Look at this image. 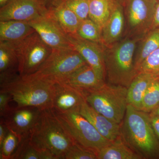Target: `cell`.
<instances>
[{
	"mask_svg": "<svg viewBox=\"0 0 159 159\" xmlns=\"http://www.w3.org/2000/svg\"><path fill=\"white\" fill-rule=\"evenodd\" d=\"M121 135L125 143L142 159L159 153V142L147 113L127 106L121 124Z\"/></svg>",
	"mask_w": 159,
	"mask_h": 159,
	"instance_id": "6da1fadb",
	"label": "cell"
},
{
	"mask_svg": "<svg viewBox=\"0 0 159 159\" xmlns=\"http://www.w3.org/2000/svg\"><path fill=\"white\" fill-rule=\"evenodd\" d=\"M142 38L126 36L112 45L103 46L106 78L109 84L128 88L138 74L134 59L137 46Z\"/></svg>",
	"mask_w": 159,
	"mask_h": 159,
	"instance_id": "7a4b0ae2",
	"label": "cell"
},
{
	"mask_svg": "<svg viewBox=\"0 0 159 159\" xmlns=\"http://www.w3.org/2000/svg\"><path fill=\"white\" fill-rule=\"evenodd\" d=\"M29 137L34 148L50 151L57 159H65L66 153L75 142L51 109L42 111L37 122L29 131Z\"/></svg>",
	"mask_w": 159,
	"mask_h": 159,
	"instance_id": "3957f363",
	"label": "cell"
},
{
	"mask_svg": "<svg viewBox=\"0 0 159 159\" xmlns=\"http://www.w3.org/2000/svg\"><path fill=\"white\" fill-rule=\"evenodd\" d=\"M54 84L34 74L18 76L0 85V92L10 95L18 107H36L41 110L52 108Z\"/></svg>",
	"mask_w": 159,
	"mask_h": 159,
	"instance_id": "277c9868",
	"label": "cell"
},
{
	"mask_svg": "<svg viewBox=\"0 0 159 159\" xmlns=\"http://www.w3.org/2000/svg\"><path fill=\"white\" fill-rule=\"evenodd\" d=\"M82 92L94 110L116 123H122L128 105L127 88L106 83L99 88Z\"/></svg>",
	"mask_w": 159,
	"mask_h": 159,
	"instance_id": "5b68a950",
	"label": "cell"
},
{
	"mask_svg": "<svg viewBox=\"0 0 159 159\" xmlns=\"http://www.w3.org/2000/svg\"><path fill=\"white\" fill-rule=\"evenodd\" d=\"M51 109L66 131L80 145L98 153L111 142L102 137L79 110L60 112Z\"/></svg>",
	"mask_w": 159,
	"mask_h": 159,
	"instance_id": "8992f818",
	"label": "cell"
},
{
	"mask_svg": "<svg viewBox=\"0 0 159 159\" xmlns=\"http://www.w3.org/2000/svg\"><path fill=\"white\" fill-rule=\"evenodd\" d=\"M87 64L84 58L73 48L53 49L47 60L33 74L55 84Z\"/></svg>",
	"mask_w": 159,
	"mask_h": 159,
	"instance_id": "52a82bcc",
	"label": "cell"
},
{
	"mask_svg": "<svg viewBox=\"0 0 159 159\" xmlns=\"http://www.w3.org/2000/svg\"><path fill=\"white\" fill-rule=\"evenodd\" d=\"M12 43L17 53L20 76L31 75L37 72L53 51L36 31L20 41Z\"/></svg>",
	"mask_w": 159,
	"mask_h": 159,
	"instance_id": "ba28073f",
	"label": "cell"
},
{
	"mask_svg": "<svg viewBox=\"0 0 159 159\" xmlns=\"http://www.w3.org/2000/svg\"><path fill=\"white\" fill-rule=\"evenodd\" d=\"M124 9L126 36L142 38L152 29L158 0H119Z\"/></svg>",
	"mask_w": 159,
	"mask_h": 159,
	"instance_id": "9c48e42d",
	"label": "cell"
},
{
	"mask_svg": "<svg viewBox=\"0 0 159 159\" xmlns=\"http://www.w3.org/2000/svg\"><path fill=\"white\" fill-rule=\"evenodd\" d=\"M48 11L43 0H11L0 9V21L30 22Z\"/></svg>",
	"mask_w": 159,
	"mask_h": 159,
	"instance_id": "30bf717a",
	"label": "cell"
},
{
	"mask_svg": "<svg viewBox=\"0 0 159 159\" xmlns=\"http://www.w3.org/2000/svg\"><path fill=\"white\" fill-rule=\"evenodd\" d=\"M29 22L43 40L52 49L73 48L67 34L49 10L47 14Z\"/></svg>",
	"mask_w": 159,
	"mask_h": 159,
	"instance_id": "8fae6325",
	"label": "cell"
},
{
	"mask_svg": "<svg viewBox=\"0 0 159 159\" xmlns=\"http://www.w3.org/2000/svg\"><path fill=\"white\" fill-rule=\"evenodd\" d=\"M72 47L84 58L101 80L105 81L104 46L101 44L82 39L76 34H67Z\"/></svg>",
	"mask_w": 159,
	"mask_h": 159,
	"instance_id": "7c38bea8",
	"label": "cell"
},
{
	"mask_svg": "<svg viewBox=\"0 0 159 159\" xmlns=\"http://www.w3.org/2000/svg\"><path fill=\"white\" fill-rule=\"evenodd\" d=\"M36 107H11L1 117L9 130L20 138L29 133L37 122L42 111Z\"/></svg>",
	"mask_w": 159,
	"mask_h": 159,
	"instance_id": "4fadbf2b",
	"label": "cell"
},
{
	"mask_svg": "<svg viewBox=\"0 0 159 159\" xmlns=\"http://www.w3.org/2000/svg\"><path fill=\"white\" fill-rule=\"evenodd\" d=\"M79 112L102 137L109 141H115L121 135V124L99 113L89 105L85 99L80 104Z\"/></svg>",
	"mask_w": 159,
	"mask_h": 159,
	"instance_id": "5bb4252c",
	"label": "cell"
},
{
	"mask_svg": "<svg viewBox=\"0 0 159 159\" xmlns=\"http://www.w3.org/2000/svg\"><path fill=\"white\" fill-rule=\"evenodd\" d=\"M84 99L82 91L66 84H54L52 107L54 111L65 112L79 110L80 104Z\"/></svg>",
	"mask_w": 159,
	"mask_h": 159,
	"instance_id": "9a60e30c",
	"label": "cell"
},
{
	"mask_svg": "<svg viewBox=\"0 0 159 159\" xmlns=\"http://www.w3.org/2000/svg\"><path fill=\"white\" fill-rule=\"evenodd\" d=\"M66 84L82 92L96 89L106 83L87 64L57 82Z\"/></svg>",
	"mask_w": 159,
	"mask_h": 159,
	"instance_id": "2e32d148",
	"label": "cell"
},
{
	"mask_svg": "<svg viewBox=\"0 0 159 159\" xmlns=\"http://www.w3.org/2000/svg\"><path fill=\"white\" fill-rule=\"evenodd\" d=\"M125 20L121 2L118 0L110 17L102 29V44L107 47L122 39L125 33Z\"/></svg>",
	"mask_w": 159,
	"mask_h": 159,
	"instance_id": "e0dca14e",
	"label": "cell"
},
{
	"mask_svg": "<svg viewBox=\"0 0 159 159\" xmlns=\"http://www.w3.org/2000/svg\"><path fill=\"white\" fill-rule=\"evenodd\" d=\"M19 65L13 43L0 41V85L19 76Z\"/></svg>",
	"mask_w": 159,
	"mask_h": 159,
	"instance_id": "ac0fdd59",
	"label": "cell"
},
{
	"mask_svg": "<svg viewBox=\"0 0 159 159\" xmlns=\"http://www.w3.org/2000/svg\"><path fill=\"white\" fill-rule=\"evenodd\" d=\"M35 31L29 22L16 20L0 21V41H2L18 42Z\"/></svg>",
	"mask_w": 159,
	"mask_h": 159,
	"instance_id": "d6986e66",
	"label": "cell"
},
{
	"mask_svg": "<svg viewBox=\"0 0 159 159\" xmlns=\"http://www.w3.org/2000/svg\"><path fill=\"white\" fill-rule=\"evenodd\" d=\"M157 77L145 72L138 73L127 88L128 105L140 110L146 91L151 83Z\"/></svg>",
	"mask_w": 159,
	"mask_h": 159,
	"instance_id": "ffe728a7",
	"label": "cell"
},
{
	"mask_svg": "<svg viewBox=\"0 0 159 159\" xmlns=\"http://www.w3.org/2000/svg\"><path fill=\"white\" fill-rule=\"evenodd\" d=\"M142 157L125 143L121 135L101 148L97 159H141Z\"/></svg>",
	"mask_w": 159,
	"mask_h": 159,
	"instance_id": "44dd1931",
	"label": "cell"
},
{
	"mask_svg": "<svg viewBox=\"0 0 159 159\" xmlns=\"http://www.w3.org/2000/svg\"><path fill=\"white\" fill-rule=\"evenodd\" d=\"M159 48V27L150 30L138 43L134 59L135 68L137 71L144 61Z\"/></svg>",
	"mask_w": 159,
	"mask_h": 159,
	"instance_id": "7402d4cb",
	"label": "cell"
},
{
	"mask_svg": "<svg viewBox=\"0 0 159 159\" xmlns=\"http://www.w3.org/2000/svg\"><path fill=\"white\" fill-rule=\"evenodd\" d=\"M118 0H89V18L102 29L112 13Z\"/></svg>",
	"mask_w": 159,
	"mask_h": 159,
	"instance_id": "603a6c76",
	"label": "cell"
},
{
	"mask_svg": "<svg viewBox=\"0 0 159 159\" xmlns=\"http://www.w3.org/2000/svg\"><path fill=\"white\" fill-rule=\"evenodd\" d=\"M48 10L66 34H76L80 19L64 4Z\"/></svg>",
	"mask_w": 159,
	"mask_h": 159,
	"instance_id": "cb8c5ba5",
	"label": "cell"
},
{
	"mask_svg": "<svg viewBox=\"0 0 159 159\" xmlns=\"http://www.w3.org/2000/svg\"><path fill=\"white\" fill-rule=\"evenodd\" d=\"M77 34L84 39L102 44V29L89 18L80 21Z\"/></svg>",
	"mask_w": 159,
	"mask_h": 159,
	"instance_id": "d4e9b609",
	"label": "cell"
},
{
	"mask_svg": "<svg viewBox=\"0 0 159 159\" xmlns=\"http://www.w3.org/2000/svg\"><path fill=\"white\" fill-rule=\"evenodd\" d=\"M159 105V77L151 83L143 97L140 110L150 112Z\"/></svg>",
	"mask_w": 159,
	"mask_h": 159,
	"instance_id": "484cf974",
	"label": "cell"
},
{
	"mask_svg": "<svg viewBox=\"0 0 159 159\" xmlns=\"http://www.w3.org/2000/svg\"><path fill=\"white\" fill-rule=\"evenodd\" d=\"M20 140V137L16 134L9 130L0 145V159H11L18 146Z\"/></svg>",
	"mask_w": 159,
	"mask_h": 159,
	"instance_id": "4316f807",
	"label": "cell"
},
{
	"mask_svg": "<svg viewBox=\"0 0 159 159\" xmlns=\"http://www.w3.org/2000/svg\"><path fill=\"white\" fill-rule=\"evenodd\" d=\"M65 159H97V153L75 142L66 153Z\"/></svg>",
	"mask_w": 159,
	"mask_h": 159,
	"instance_id": "83f0119b",
	"label": "cell"
},
{
	"mask_svg": "<svg viewBox=\"0 0 159 159\" xmlns=\"http://www.w3.org/2000/svg\"><path fill=\"white\" fill-rule=\"evenodd\" d=\"M138 73L145 72L159 76V48L152 52L139 67Z\"/></svg>",
	"mask_w": 159,
	"mask_h": 159,
	"instance_id": "f1b7e54d",
	"label": "cell"
},
{
	"mask_svg": "<svg viewBox=\"0 0 159 159\" xmlns=\"http://www.w3.org/2000/svg\"><path fill=\"white\" fill-rule=\"evenodd\" d=\"M64 4L74 11L80 20L89 18V0H67Z\"/></svg>",
	"mask_w": 159,
	"mask_h": 159,
	"instance_id": "f546056e",
	"label": "cell"
},
{
	"mask_svg": "<svg viewBox=\"0 0 159 159\" xmlns=\"http://www.w3.org/2000/svg\"><path fill=\"white\" fill-rule=\"evenodd\" d=\"M11 101V96L6 92H0V116H3L9 108V102Z\"/></svg>",
	"mask_w": 159,
	"mask_h": 159,
	"instance_id": "4dcf8cb0",
	"label": "cell"
},
{
	"mask_svg": "<svg viewBox=\"0 0 159 159\" xmlns=\"http://www.w3.org/2000/svg\"><path fill=\"white\" fill-rule=\"evenodd\" d=\"M149 116L153 130L159 139V116L151 113Z\"/></svg>",
	"mask_w": 159,
	"mask_h": 159,
	"instance_id": "1f68e13d",
	"label": "cell"
},
{
	"mask_svg": "<svg viewBox=\"0 0 159 159\" xmlns=\"http://www.w3.org/2000/svg\"><path fill=\"white\" fill-rule=\"evenodd\" d=\"M67 0H43L48 9L55 8L62 5Z\"/></svg>",
	"mask_w": 159,
	"mask_h": 159,
	"instance_id": "d6a6232c",
	"label": "cell"
},
{
	"mask_svg": "<svg viewBox=\"0 0 159 159\" xmlns=\"http://www.w3.org/2000/svg\"><path fill=\"white\" fill-rule=\"evenodd\" d=\"M9 129L7 127L2 119H1L0 122V145L6 138V135L9 132Z\"/></svg>",
	"mask_w": 159,
	"mask_h": 159,
	"instance_id": "836d02e7",
	"label": "cell"
},
{
	"mask_svg": "<svg viewBox=\"0 0 159 159\" xmlns=\"http://www.w3.org/2000/svg\"><path fill=\"white\" fill-rule=\"evenodd\" d=\"M158 27H159V0L157 4L155 12L152 29Z\"/></svg>",
	"mask_w": 159,
	"mask_h": 159,
	"instance_id": "e575fe53",
	"label": "cell"
},
{
	"mask_svg": "<svg viewBox=\"0 0 159 159\" xmlns=\"http://www.w3.org/2000/svg\"><path fill=\"white\" fill-rule=\"evenodd\" d=\"M11 0H0V8L6 5L7 3L9 2Z\"/></svg>",
	"mask_w": 159,
	"mask_h": 159,
	"instance_id": "d590c367",
	"label": "cell"
},
{
	"mask_svg": "<svg viewBox=\"0 0 159 159\" xmlns=\"http://www.w3.org/2000/svg\"><path fill=\"white\" fill-rule=\"evenodd\" d=\"M152 113L155 114V115H158V116H159V105L152 112Z\"/></svg>",
	"mask_w": 159,
	"mask_h": 159,
	"instance_id": "8d00e7d4",
	"label": "cell"
},
{
	"mask_svg": "<svg viewBox=\"0 0 159 159\" xmlns=\"http://www.w3.org/2000/svg\"><path fill=\"white\" fill-rule=\"evenodd\" d=\"M158 77H159V76H158Z\"/></svg>",
	"mask_w": 159,
	"mask_h": 159,
	"instance_id": "74e56055",
	"label": "cell"
},
{
	"mask_svg": "<svg viewBox=\"0 0 159 159\" xmlns=\"http://www.w3.org/2000/svg\"><path fill=\"white\" fill-rule=\"evenodd\" d=\"M158 1H159V0H158Z\"/></svg>",
	"mask_w": 159,
	"mask_h": 159,
	"instance_id": "f35d334b",
	"label": "cell"
}]
</instances>
